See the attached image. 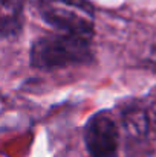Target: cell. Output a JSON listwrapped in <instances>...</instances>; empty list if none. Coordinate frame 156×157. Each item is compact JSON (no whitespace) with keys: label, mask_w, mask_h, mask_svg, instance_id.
<instances>
[{"label":"cell","mask_w":156,"mask_h":157,"mask_svg":"<svg viewBox=\"0 0 156 157\" xmlns=\"http://www.w3.org/2000/svg\"><path fill=\"white\" fill-rule=\"evenodd\" d=\"M92 58L90 37L74 34H52L37 40L31 49L32 67L52 70L74 64H83Z\"/></svg>","instance_id":"cell-1"},{"label":"cell","mask_w":156,"mask_h":157,"mask_svg":"<svg viewBox=\"0 0 156 157\" xmlns=\"http://www.w3.org/2000/svg\"><path fill=\"white\" fill-rule=\"evenodd\" d=\"M42 18L64 34L92 37L95 11L87 0H37Z\"/></svg>","instance_id":"cell-2"},{"label":"cell","mask_w":156,"mask_h":157,"mask_svg":"<svg viewBox=\"0 0 156 157\" xmlns=\"http://www.w3.org/2000/svg\"><path fill=\"white\" fill-rule=\"evenodd\" d=\"M84 144L87 157H118L119 134L110 116L98 113L89 119L84 131Z\"/></svg>","instance_id":"cell-3"},{"label":"cell","mask_w":156,"mask_h":157,"mask_svg":"<svg viewBox=\"0 0 156 157\" xmlns=\"http://www.w3.org/2000/svg\"><path fill=\"white\" fill-rule=\"evenodd\" d=\"M23 21V0H0V37L17 35Z\"/></svg>","instance_id":"cell-4"},{"label":"cell","mask_w":156,"mask_h":157,"mask_svg":"<svg viewBox=\"0 0 156 157\" xmlns=\"http://www.w3.org/2000/svg\"><path fill=\"white\" fill-rule=\"evenodd\" d=\"M150 127V117L144 110L132 108L124 113V128L135 137H144Z\"/></svg>","instance_id":"cell-5"},{"label":"cell","mask_w":156,"mask_h":157,"mask_svg":"<svg viewBox=\"0 0 156 157\" xmlns=\"http://www.w3.org/2000/svg\"><path fill=\"white\" fill-rule=\"evenodd\" d=\"M153 124L156 125V111H155V114H153Z\"/></svg>","instance_id":"cell-6"}]
</instances>
